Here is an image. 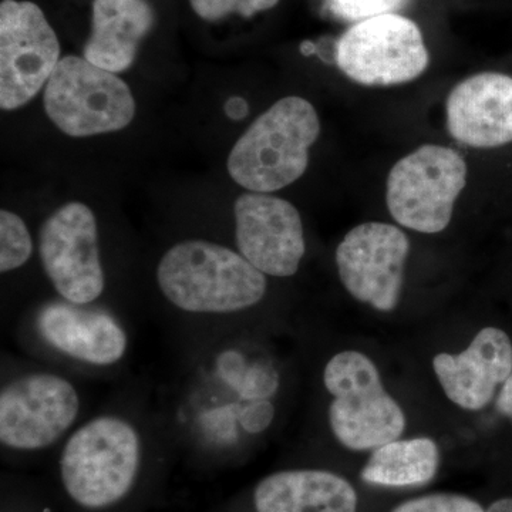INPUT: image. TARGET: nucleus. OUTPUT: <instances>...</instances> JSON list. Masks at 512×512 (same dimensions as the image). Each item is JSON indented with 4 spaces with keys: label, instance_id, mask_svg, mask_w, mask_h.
<instances>
[{
    "label": "nucleus",
    "instance_id": "a211bd4d",
    "mask_svg": "<svg viewBox=\"0 0 512 512\" xmlns=\"http://www.w3.org/2000/svg\"><path fill=\"white\" fill-rule=\"evenodd\" d=\"M439 467L436 441L429 437L397 439L373 450L360 477L383 487H416L433 480Z\"/></svg>",
    "mask_w": 512,
    "mask_h": 512
},
{
    "label": "nucleus",
    "instance_id": "1a4fd4ad",
    "mask_svg": "<svg viewBox=\"0 0 512 512\" xmlns=\"http://www.w3.org/2000/svg\"><path fill=\"white\" fill-rule=\"evenodd\" d=\"M79 413V393L64 377L46 372L16 377L0 393V441L10 450H43L72 429Z\"/></svg>",
    "mask_w": 512,
    "mask_h": 512
},
{
    "label": "nucleus",
    "instance_id": "f8f14e48",
    "mask_svg": "<svg viewBox=\"0 0 512 512\" xmlns=\"http://www.w3.org/2000/svg\"><path fill=\"white\" fill-rule=\"evenodd\" d=\"M234 217L239 254L256 269L275 278L298 272L306 244L295 205L265 192H247L235 202Z\"/></svg>",
    "mask_w": 512,
    "mask_h": 512
},
{
    "label": "nucleus",
    "instance_id": "a878e982",
    "mask_svg": "<svg viewBox=\"0 0 512 512\" xmlns=\"http://www.w3.org/2000/svg\"><path fill=\"white\" fill-rule=\"evenodd\" d=\"M485 512H512V498H501L494 501Z\"/></svg>",
    "mask_w": 512,
    "mask_h": 512
},
{
    "label": "nucleus",
    "instance_id": "5701e85b",
    "mask_svg": "<svg viewBox=\"0 0 512 512\" xmlns=\"http://www.w3.org/2000/svg\"><path fill=\"white\" fill-rule=\"evenodd\" d=\"M274 417V407L268 402H258L252 404L244 416V426L248 430L261 431L264 430Z\"/></svg>",
    "mask_w": 512,
    "mask_h": 512
},
{
    "label": "nucleus",
    "instance_id": "393cba45",
    "mask_svg": "<svg viewBox=\"0 0 512 512\" xmlns=\"http://www.w3.org/2000/svg\"><path fill=\"white\" fill-rule=\"evenodd\" d=\"M225 111L231 119L241 120L244 119L248 114V104L247 101L239 99H231L228 101L227 106H225Z\"/></svg>",
    "mask_w": 512,
    "mask_h": 512
},
{
    "label": "nucleus",
    "instance_id": "4468645a",
    "mask_svg": "<svg viewBox=\"0 0 512 512\" xmlns=\"http://www.w3.org/2000/svg\"><path fill=\"white\" fill-rule=\"evenodd\" d=\"M448 133L474 148L501 147L512 141V77L474 74L447 97Z\"/></svg>",
    "mask_w": 512,
    "mask_h": 512
},
{
    "label": "nucleus",
    "instance_id": "f03ea898",
    "mask_svg": "<svg viewBox=\"0 0 512 512\" xmlns=\"http://www.w3.org/2000/svg\"><path fill=\"white\" fill-rule=\"evenodd\" d=\"M320 134L315 107L285 97L251 124L228 157V173L245 190L274 192L295 183L309 164V148Z\"/></svg>",
    "mask_w": 512,
    "mask_h": 512
},
{
    "label": "nucleus",
    "instance_id": "dca6fc26",
    "mask_svg": "<svg viewBox=\"0 0 512 512\" xmlns=\"http://www.w3.org/2000/svg\"><path fill=\"white\" fill-rule=\"evenodd\" d=\"M154 22L156 15L147 0H94L84 59L107 72H126Z\"/></svg>",
    "mask_w": 512,
    "mask_h": 512
},
{
    "label": "nucleus",
    "instance_id": "423d86ee",
    "mask_svg": "<svg viewBox=\"0 0 512 512\" xmlns=\"http://www.w3.org/2000/svg\"><path fill=\"white\" fill-rule=\"evenodd\" d=\"M466 183L467 164L456 150L426 144L394 164L387 177V208L402 227L439 234L450 224Z\"/></svg>",
    "mask_w": 512,
    "mask_h": 512
},
{
    "label": "nucleus",
    "instance_id": "f257e3e1",
    "mask_svg": "<svg viewBox=\"0 0 512 512\" xmlns=\"http://www.w3.org/2000/svg\"><path fill=\"white\" fill-rule=\"evenodd\" d=\"M158 288L180 311L228 315L258 305L266 278L239 252L204 239L168 249L157 266Z\"/></svg>",
    "mask_w": 512,
    "mask_h": 512
},
{
    "label": "nucleus",
    "instance_id": "f3484780",
    "mask_svg": "<svg viewBox=\"0 0 512 512\" xmlns=\"http://www.w3.org/2000/svg\"><path fill=\"white\" fill-rule=\"evenodd\" d=\"M254 503L256 512H356L357 493L330 471L288 470L256 485Z\"/></svg>",
    "mask_w": 512,
    "mask_h": 512
},
{
    "label": "nucleus",
    "instance_id": "9b49d317",
    "mask_svg": "<svg viewBox=\"0 0 512 512\" xmlns=\"http://www.w3.org/2000/svg\"><path fill=\"white\" fill-rule=\"evenodd\" d=\"M409 252L403 229L384 222L357 225L336 249L340 281L357 302L393 312L402 296Z\"/></svg>",
    "mask_w": 512,
    "mask_h": 512
},
{
    "label": "nucleus",
    "instance_id": "b1692460",
    "mask_svg": "<svg viewBox=\"0 0 512 512\" xmlns=\"http://www.w3.org/2000/svg\"><path fill=\"white\" fill-rule=\"evenodd\" d=\"M495 407H497L498 413L503 414V416L510 419L512 423V375L510 379L501 386L500 392L497 393Z\"/></svg>",
    "mask_w": 512,
    "mask_h": 512
},
{
    "label": "nucleus",
    "instance_id": "39448f33",
    "mask_svg": "<svg viewBox=\"0 0 512 512\" xmlns=\"http://www.w3.org/2000/svg\"><path fill=\"white\" fill-rule=\"evenodd\" d=\"M49 119L70 137H92L126 128L136 101L126 82L79 56L57 64L43 94Z\"/></svg>",
    "mask_w": 512,
    "mask_h": 512
},
{
    "label": "nucleus",
    "instance_id": "2eb2a0df",
    "mask_svg": "<svg viewBox=\"0 0 512 512\" xmlns=\"http://www.w3.org/2000/svg\"><path fill=\"white\" fill-rule=\"evenodd\" d=\"M36 323L47 345L87 365H114L128 349V336L119 320L82 305L53 303L39 313Z\"/></svg>",
    "mask_w": 512,
    "mask_h": 512
},
{
    "label": "nucleus",
    "instance_id": "20e7f679",
    "mask_svg": "<svg viewBox=\"0 0 512 512\" xmlns=\"http://www.w3.org/2000/svg\"><path fill=\"white\" fill-rule=\"evenodd\" d=\"M323 384L333 397L328 414L330 430L343 447L375 450L402 437L406 414L387 393L379 369L365 353H336L323 370Z\"/></svg>",
    "mask_w": 512,
    "mask_h": 512
},
{
    "label": "nucleus",
    "instance_id": "aec40b11",
    "mask_svg": "<svg viewBox=\"0 0 512 512\" xmlns=\"http://www.w3.org/2000/svg\"><path fill=\"white\" fill-rule=\"evenodd\" d=\"M325 3L335 18L357 23L387 13H399L412 0H325Z\"/></svg>",
    "mask_w": 512,
    "mask_h": 512
},
{
    "label": "nucleus",
    "instance_id": "7ed1b4c3",
    "mask_svg": "<svg viewBox=\"0 0 512 512\" xmlns=\"http://www.w3.org/2000/svg\"><path fill=\"white\" fill-rule=\"evenodd\" d=\"M141 439L127 419L106 414L87 421L64 444L60 476L73 501L90 510L110 507L133 487Z\"/></svg>",
    "mask_w": 512,
    "mask_h": 512
},
{
    "label": "nucleus",
    "instance_id": "ddd939ff",
    "mask_svg": "<svg viewBox=\"0 0 512 512\" xmlns=\"http://www.w3.org/2000/svg\"><path fill=\"white\" fill-rule=\"evenodd\" d=\"M433 370L451 403L468 412L483 410L512 375V340L503 329H481L457 355L439 353Z\"/></svg>",
    "mask_w": 512,
    "mask_h": 512
},
{
    "label": "nucleus",
    "instance_id": "0eeeda50",
    "mask_svg": "<svg viewBox=\"0 0 512 512\" xmlns=\"http://www.w3.org/2000/svg\"><path fill=\"white\" fill-rule=\"evenodd\" d=\"M335 62L350 80L363 86H396L426 72L430 55L412 19L387 13L346 30L336 42Z\"/></svg>",
    "mask_w": 512,
    "mask_h": 512
},
{
    "label": "nucleus",
    "instance_id": "4be33fe9",
    "mask_svg": "<svg viewBox=\"0 0 512 512\" xmlns=\"http://www.w3.org/2000/svg\"><path fill=\"white\" fill-rule=\"evenodd\" d=\"M392 512H485L477 501L460 494H430L414 498Z\"/></svg>",
    "mask_w": 512,
    "mask_h": 512
},
{
    "label": "nucleus",
    "instance_id": "9d476101",
    "mask_svg": "<svg viewBox=\"0 0 512 512\" xmlns=\"http://www.w3.org/2000/svg\"><path fill=\"white\" fill-rule=\"evenodd\" d=\"M39 255L53 288L73 305H90L106 286L93 211L69 202L53 212L39 232Z\"/></svg>",
    "mask_w": 512,
    "mask_h": 512
},
{
    "label": "nucleus",
    "instance_id": "6ab92c4d",
    "mask_svg": "<svg viewBox=\"0 0 512 512\" xmlns=\"http://www.w3.org/2000/svg\"><path fill=\"white\" fill-rule=\"evenodd\" d=\"M32 237L25 221L8 210L0 212V272L15 271L29 261Z\"/></svg>",
    "mask_w": 512,
    "mask_h": 512
},
{
    "label": "nucleus",
    "instance_id": "412c9836",
    "mask_svg": "<svg viewBox=\"0 0 512 512\" xmlns=\"http://www.w3.org/2000/svg\"><path fill=\"white\" fill-rule=\"evenodd\" d=\"M279 0H190L192 10L207 22H217L229 15L251 18L256 13L275 8Z\"/></svg>",
    "mask_w": 512,
    "mask_h": 512
},
{
    "label": "nucleus",
    "instance_id": "6e6552de",
    "mask_svg": "<svg viewBox=\"0 0 512 512\" xmlns=\"http://www.w3.org/2000/svg\"><path fill=\"white\" fill-rule=\"evenodd\" d=\"M60 43L33 2L0 5V107L16 110L46 87L60 62Z\"/></svg>",
    "mask_w": 512,
    "mask_h": 512
}]
</instances>
